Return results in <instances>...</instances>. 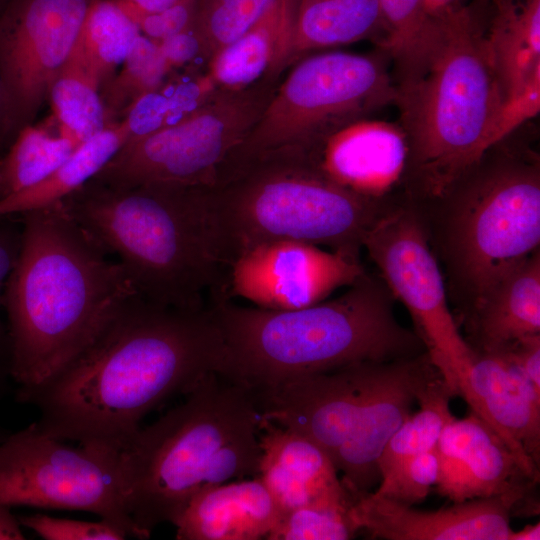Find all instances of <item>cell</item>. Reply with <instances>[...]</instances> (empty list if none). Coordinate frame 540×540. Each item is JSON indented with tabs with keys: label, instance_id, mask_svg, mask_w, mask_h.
<instances>
[{
	"label": "cell",
	"instance_id": "1",
	"mask_svg": "<svg viewBox=\"0 0 540 540\" xmlns=\"http://www.w3.org/2000/svg\"><path fill=\"white\" fill-rule=\"evenodd\" d=\"M221 336L209 308L131 298L91 345L43 384L16 395L49 436L121 450L142 420L215 372Z\"/></svg>",
	"mask_w": 540,
	"mask_h": 540
},
{
	"label": "cell",
	"instance_id": "2",
	"mask_svg": "<svg viewBox=\"0 0 540 540\" xmlns=\"http://www.w3.org/2000/svg\"><path fill=\"white\" fill-rule=\"evenodd\" d=\"M18 216L21 247L3 301L15 395L69 365L138 295L60 202Z\"/></svg>",
	"mask_w": 540,
	"mask_h": 540
},
{
	"label": "cell",
	"instance_id": "3",
	"mask_svg": "<svg viewBox=\"0 0 540 540\" xmlns=\"http://www.w3.org/2000/svg\"><path fill=\"white\" fill-rule=\"evenodd\" d=\"M485 6L474 0L445 14L420 55L394 73L407 143L401 185L413 199H442L501 139L504 100L485 45Z\"/></svg>",
	"mask_w": 540,
	"mask_h": 540
},
{
	"label": "cell",
	"instance_id": "4",
	"mask_svg": "<svg viewBox=\"0 0 540 540\" xmlns=\"http://www.w3.org/2000/svg\"><path fill=\"white\" fill-rule=\"evenodd\" d=\"M393 297L385 283L365 273L342 295L298 309L211 303L222 343L217 374L256 391L302 375L426 352L417 333L398 322Z\"/></svg>",
	"mask_w": 540,
	"mask_h": 540
},
{
	"label": "cell",
	"instance_id": "5",
	"mask_svg": "<svg viewBox=\"0 0 540 540\" xmlns=\"http://www.w3.org/2000/svg\"><path fill=\"white\" fill-rule=\"evenodd\" d=\"M260 422L254 393L211 372L141 427L120 450L123 501L136 526L149 538L199 491L256 477Z\"/></svg>",
	"mask_w": 540,
	"mask_h": 540
},
{
	"label": "cell",
	"instance_id": "6",
	"mask_svg": "<svg viewBox=\"0 0 540 540\" xmlns=\"http://www.w3.org/2000/svg\"><path fill=\"white\" fill-rule=\"evenodd\" d=\"M202 187L93 179L60 203L108 255L137 294L153 303L202 310L219 294L223 269Z\"/></svg>",
	"mask_w": 540,
	"mask_h": 540
},
{
	"label": "cell",
	"instance_id": "7",
	"mask_svg": "<svg viewBox=\"0 0 540 540\" xmlns=\"http://www.w3.org/2000/svg\"><path fill=\"white\" fill-rule=\"evenodd\" d=\"M214 246L223 272L240 252L291 240L359 254L384 199L352 193L301 158L255 162L206 190Z\"/></svg>",
	"mask_w": 540,
	"mask_h": 540
},
{
	"label": "cell",
	"instance_id": "8",
	"mask_svg": "<svg viewBox=\"0 0 540 540\" xmlns=\"http://www.w3.org/2000/svg\"><path fill=\"white\" fill-rule=\"evenodd\" d=\"M531 120L494 143L436 202L446 209L444 249L471 310L539 250L540 158ZM470 310V311H471Z\"/></svg>",
	"mask_w": 540,
	"mask_h": 540
},
{
	"label": "cell",
	"instance_id": "9",
	"mask_svg": "<svg viewBox=\"0 0 540 540\" xmlns=\"http://www.w3.org/2000/svg\"><path fill=\"white\" fill-rule=\"evenodd\" d=\"M388 60L378 48L371 54L317 53L295 62L216 185L258 161L301 157L339 127L393 104Z\"/></svg>",
	"mask_w": 540,
	"mask_h": 540
},
{
	"label": "cell",
	"instance_id": "10",
	"mask_svg": "<svg viewBox=\"0 0 540 540\" xmlns=\"http://www.w3.org/2000/svg\"><path fill=\"white\" fill-rule=\"evenodd\" d=\"M279 78L219 90L182 121L128 140L92 179L109 186L146 183L211 188L271 99Z\"/></svg>",
	"mask_w": 540,
	"mask_h": 540
},
{
	"label": "cell",
	"instance_id": "11",
	"mask_svg": "<svg viewBox=\"0 0 540 540\" xmlns=\"http://www.w3.org/2000/svg\"><path fill=\"white\" fill-rule=\"evenodd\" d=\"M65 442L35 423L8 433L0 443V503L88 512L147 539L124 505L120 450Z\"/></svg>",
	"mask_w": 540,
	"mask_h": 540
},
{
	"label": "cell",
	"instance_id": "12",
	"mask_svg": "<svg viewBox=\"0 0 540 540\" xmlns=\"http://www.w3.org/2000/svg\"><path fill=\"white\" fill-rule=\"evenodd\" d=\"M362 247L392 295L409 311L430 362L450 393L459 395L475 351L449 308L444 278L416 210L385 208L365 234Z\"/></svg>",
	"mask_w": 540,
	"mask_h": 540
},
{
	"label": "cell",
	"instance_id": "13",
	"mask_svg": "<svg viewBox=\"0 0 540 540\" xmlns=\"http://www.w3.org/2000/svg\"><path fill=\"white\" fill-rule=\"evenodd\" d=\"M93 0H7L0 5V78L18 132L33 123L70 56Z\"/></svg>",
	"mask_w": 540,
	"mask_h": 540
},
{
	"label": "cell",
	"instance_id": "14",
	"mask_svg": "<svg viewBox=\"0 0 540 540\" xmlns=\"http://www.w3.org/2000/svg\"><path fill=\"white\" fill-rule=\"evenodd\" d=\"M359 254L291 240L260 243L226 266L214 302L242 299L270 310L314 305L365 274Z\"/></svg>",
	"mask_w": 540,
	"mask_h": 540
},
{
	"label": "cell",
	"instance_id": "15",
	"mask_svg": "<svg viewBox=\"0 0 540 540\" xmlns=\"http://www.w3.org/2000/svg\"><path fill=\"white\" fill-rule=\"evenodd\" d=\"M531 493L467 500L433 511L418 510L372 492L350 509L356 529L387 540H509L514 512L529 514Z\"/></svg>",
	"mask_w": 540,
	"mask_h": 540
},
{
	"label": "cell",
	"instance_id": "16",
	"mask_svg": "<svg viewBox=\"0 0 540 540\" xmlns=\"http://www.w3.org/2000/svg\"><path fill=\"white\" fill-rule=\"evenodd\" d=\"M438 377L426 352L379 365L358 420L333 460L352 493L371 492L379 483L378 462L386 444L410 415L420 393Z\"/></svg>",
	"mask_w": 540,
	"mask_h": 540
},
{
	"label": "cell",
	"instance_id": "17",
	"mask_svg": "<svg viewBox=\"0 0 540 540\" xmlns=\"http://www.w3.org/2000/svg\"><path fill=\"white\" fill-rule=\"evenodd\" d=\"M437 492L453 503L513 493H531L539 479L521 466L501 437L471 413L454 418L435 447Z\"/></svg>",
	"mask_w": 540,
	"mask_h": 540
},
{
	"label": "cell",
	"instance_id": "18",
	"mask_svg": "<svg viewBox=\"0 0 540 540\" xmlns=\"http://www.w3.org/2000/svg\"><path fill=\"white\" fill-rule=\"evenodd\" d=\"M297 158L352 193L383 200L402 183L407 143L397 122L365 117L334 130Z\"/></svg>",
	"mask_w": 540,
	"mask_h": 540
},
{
	"label": "cell",
	"instance_id": "19",
	"mask_svg": "<svg viewBox=\"0 0 540 540\" xmlns=\"http://www.w3.org/2000/svg\"><path fill=\"white\" fill-rule=\"evenodd\" d=\"M459 395L539 479L540 391L526 376L501 351L475 352Z\"/></svg>",
	"mask_w": 540,
	"mask_h": 540
},
{
	"label": "cell",
	"instance_id": "20",
	"mask_svg": "<svg viewBox=\"0 0 540 540\" xmlns=\"http://www.w3.org/2000/svg\"><path fill=\"white\" fill-rule=\"evenodd\" d=\"M258 477L281 515L308 505H352L357 495L345 487L328 455L302 434L263 419Z\"/></svg>",
	"mask_w": 540,
	"mask_h": 540
},
{
	"label": "cell",
	"instance_id": "21",
	"mask_svg": "<svg viewBox=\"0 0 540 540\" xmlns=\"http://www.w3.org/2000/svg\"><path fill=\"white\" fill-rule=\"evenodd\" d=\"M281 511L261 479H240L195 494L173 521L178 540L266 539Z\"/></svg>",
	"mask_w": 540,
	"mask_h": 540
},
{
	"label": "cell",
	"instance_id": "22",
	"mask_svg": "<svg viewBox=\"0 0 540 540\" xmlns=\"http://www.w3.org/2000/svg\"><path fill=\"white\" fill-rule=\"evenodd\" d=\"M295 0H277L242 36L217 51L206 72L218 90L239 91L286 69Z\"/></svg>",
	"mask_w": 540,
	"mask_h": 540
},
{
	"label": "cell",
	"instance_id": "23",
	"mask_svg": "<svg viewBox=\"0 0 540 540\" xmlns=\"http://www.w3.org/2000/svg\"><path fill=\"white\" fill-rule=\"evenodd\" d=\"M484 39L504 105L540 80V0H488Z\"/></svg>",
	"mask_w": 540,
	"mask_h": 540
},
{
	"label": "cell",
	"instance_id": "24",
	"mask_svg": "<svg viewBox=\"0 0 540 540\" xmlns=\"http://www.w3.org/2000/svg\"><path fill=\"white\" fill-rule=\"evenodd\" d=\"M475 352H495L540 333L539 250L504 277L470 312Z\"/></svg>",
	"mask_w": 540,
	"mask_h": 540
},
{
	"label": "cell",
	"instance_id": "25",
	"mask_svg": "<svg viewBox=\"0 0 540 540\" xmlns=\"http://www.w3.org/2000/svg\"><path fill=\"white\" fill-rule=\"evenodd\" d=\"M370 40L385 51L379 0H295L286 68L309 52Z\"/></svg>",
	"mask_w": 540,
	"mask_h": 540
},
{
	"label": "cell",
	"instance_id": "26",
	"mask_svg": "<svg viewBox=\"0 0 540 540\" xmlns=\"http://www.w3.org/2000/svg\"><path fill=\"white\" fill-rule=\"evenodd\" d=\"M129 139L125 121L110 123L78 146L39 183L0 200V218L19 215L62 201L90 181Z\"/></svg>",
	"mask_w": 540,
	"mask_h": 540
},
{
	"label": "cell",
	"instance_id": "27",
	"mask_svg": "<svg viewBox=\"0 0 540 540\" xmlns=\"http://www.w3.org/2000/svg\"><path fill=\"white\" fill-rule=\"evenodd\" d=\"M100 85L77 42L52 81L50 100L59 132L80 146L109 124Z\"/></svg>",
	"mask_w": 540,
	"mask_h": 540
},
{
	"label": "cell",
	"instance_id": "28",
	"mask_svg": "<svg viewBox=\"0 0 540 540\" xmlns=\"http://www.w3.org/2000/svg\"><path fill=\"white\" fill-rule=\"evenodd\" d=\"M78 147L50 126L23 127L0 155V200L39 183Z\"/></svg>",
	"mask_w": 540,
	"mask_h": 540
},
{
	"label": "cell",
	"instance_id": "29",
	"mask_svg": "<svg viewBox=\"0 0 540 540\" xmlns=\"http://www.w3.org/2000/svg\"><path fill=\"white\" fill-rule=\"evenodd\" d=\"M218 91L206 70L167 78L159 88L140 97L126 112L123 120L129 131L128 140L182 121Z\"/></svg>",
	"mask_w": 540,
	"mask_h": 540
},
{
	"label": "cell",
	"instance_id": "30",
	"mask_svg": "<svg viewBox=\"0 0 540 540\" xmlns=\"http://www.w3.org/2000/svg\"><path fill=\"white\" fill-rule=\"evenodd\" d=\"M140 34L137 23L118 0L92 1L78 43L100 87L123 63Z\"/></svg>",
	"mask_w": 540,
	"mask_h": 540
},
{
	"label": "cell",
	"instance_id": "31",
	"mask_svg": "<svg viewBox=\"0 0 540 540\" xmlns=\"http://www.w3.org/2000/svg\"><path fill=\"white\" fill-rule=\"evenodd\" d=\"M451 397L441 377L426 386L417 399L419 410L404 420L379 458L381 477L401 462L435 449L442 431L455 418Z\"/></svg>",
	"mask_w": 540,
	"mask_h": 540
},
{
	"label": "cell",
	"instance_id": "32",
	"mask_svg": "<svg viewBox=\"0 0 540 540\" xmlns=\"http://www.w3.org/2000/svg\"><path fill=\"white\" fill-rule=\"evenodd\" d=\"M171 70L158 43L140 34L124 59L121 71L102 86L100 95L109 122H118V116L123 119L140 97L166 81Z\"/></svg>",
	"mask_w": 540,
	"mask_h": 540
},
{
	"label": "cell",
	"instance_id": "33",
	"mask_svg": "<svg viewBox=\"0 0 540 540\" xmlns=\"http://www.w3.org/2000/svg\"><path fill=\"white\" fill-rule=\"evenodd\" d=\"M277 0H197L194 28L211 58L248 31Z\"/></svg>",
	"mask_w": 540,
	"mask_h": 540
},
{
	"label": "cell",
	"instance_id": "34",
	"mask_svg": "<svg viewBox=\"0 0 540 540\" xmlns=\"http://www.w3.org/2000/svg\"><path fill=\"white\" fill-rule=\"evenodd\" d=\"M379 4L387 30L385 51L396 72L428 45L439 19L428 15L424 0H379Z\"/></svg>",
	"mask_w": 540,
	"mask_h": 540
},
{
	"label": "cell",
	"instance_id": "35",
	"mask_svg": "<svg viewBox=\"0 0 540 540\" xmlns=\"http://www.w3.org/2000/svg\"><path fill=\"white\" fill-rule=\"evenodd\" d=\"M347 504L303 506L281 515L268 540H347L354 538V526Z\"/></svg>",
	"mask_w": 540,
	"mask_h": 540
},
{
	"label": "cell",
	"instance_id": "36",
	"mask_svg": "<svg viewBox=\"0 0 540 540\" xmlns=\"http://www.w3.org/2000/svg\"><path fill=\"white\" fill-rule=\"evenodd\" d=\"M439 464L436 449L409 458L383 475L378 488L371 491L407 506L423 501L436 485Z\"/></svg>",
	"mask_w": 540,
	"mask_h": 540
},
{
	"label": "cell",
	"instance_id": "37",
	"mask_svg": "<svg viewBox=\"0 0 540 540\" xmlns=\"http://www.w3.org/2000/svg\"><path fill=\"white\" fill-rule=\"evenodd\" d=\"M18 520L22 527L45 540H123L129 537L121 527L104 519L92 522L33 514L20 516Z\"/></svg>",
	"mask_w": 540,
	"mask_h": 540
},
{
	"label": "cell",
	"instance_id": "38",
	"mask_svg": "<svg viewBox=\"0 0 540 540\" xmlns=\"http://www.w3.org/2000/svg\"><path fill=\"white\" fill-rule=\"evenodd\" d=\"M0 223V375L9 377V339L3 320L4 291L8 277L17 261L22 238L21 221L13 215L5 216Z\"/></svg>",
	"mask_w": 540,
	"mask_h": 540
},
{
	"label": "cell",
	"instance_id": "39",
	"mask_svg": "<svg viewBox=\"0 0 540 540\" xmlns=\"http://www.w3.org/2000/svg\"><path fill=\"white\" fill-rule=\"evenodd\" d=\"M197 0H189L135 20L142 35L160 42L193 25Z\"/></svg>",
	"mask_w": 540,
	"mask_h": 540
},
{
	"label": "cell",
	"instance_id": "40",
	"mask_svg": "<svg viewBox=\"0 0 540 540\" xmlns=\"http://www.w3.org/2000/svg\"><path fill=\"white\" fill-rule=\"evenodd\" d=\"M157 43L163 57L171 68L183 67L199 58L204 59L206 63L210 60L205 45L194 25Z\"/></svg>",
	"mask_w": 540,
	"mask_h": 540
},
{
	"label": "cell",
	"instance_id": "41",
	"mask_svg": "<svg viewBox=\"0 0 540 540\" xmlns=\"http://www.w3.org/2000/svg\"><path fill=\"white\" fill-rule=\"evenodd\" d=\"M499 351L540 391V333L521 337Z\"/></svg>",
	"mask_w": 540,
	"mask_h": 540
},
{
	"label": "cell",
	"instance_id": "42",
	"mask_svg": "<svg viewBox=\"0 0 540 540\" xmlns=\"http://www.w3.org/2000/svg\"><path fill=\"white\" fill-rule=\"evenodd\" d=\"M17 134L10 101L0 78V155L8 149Z\"/></svg>",
	"mask_w": 540,
	"mask_h": 540
},
{
	"label": "cell",
	"instance_id": "43",
	"mask_svg": "<svg viewBox=\"0 0 540 540\" xmlns=\"http://www.w3.org/2000/svg\"><path fill=\"white\" fill-rule=\"evenodd\" d=\"M186 1L189 0H118L134 21L143 15L159 12Z\"/></svg>",
	"mask_w": 540,
	"mask_h": 540
},
{
	"label": "cell",
	"instance_id": "44",
	"mask_svg": "<svg viewBox=\"0 0 540 540\" xmlns=\"http://www.w3.org/2000/svg\"><path fill=\"white\" fill-rule=\"evenodd\" d=\"M26 539L18 517L11 512V507L0 503V540Z\"/></svg>",
	"mask_w": 540,
	"mask_h": 540
},
{
	"label": "cell",
	"instance_id": "45",
	"mask_svg": "<svg viewBox=\"0 0 540 540\" xmlns=\"http://www.w3.org/2000/svg\"><path fill=\"white\" fill-rule=\"evenodd\" d=\"M424 4L428 15L438 19L465 3L464 0H424Z\"/></svg>",
	"mask_w": 540,
	"mask_h": 540
},
{
	"label": "cell",
	"instance_id": "46",
	"mask_svg": "<svg viewBox=\"0 0 540 540\" xmlns=\"http://www.w3.org/2000/svg\"><path fill=\"white\" fill-rule=\"evenodd\" d=\"M540 539V523L526 525L520 531L512 530L509 540H539Z\"/></svg>",
	"mask_w": 540,
	"mask_h": 540
},
{
	"label": "cell",
	"instance_id": "47",
	"mask_svg": "<svg viewBox=\"0 0 540 540\" xmlns=\"http://www.w3.org/2000/svg\"><path fill=\"white\" fill-rule=\"evenodd\" d=\"M7 379L8 377H5V376H1L0 375V400L5 392V389H6V382H7ZM8 433H6L4 431V429L2 428L1 424H0V443L4 440V438L7 436Z\"/></svg>",
	"mask_w": 540,
	"mask_h": 540
},
{
	"label": "cell",
	"instance_id": "48",
	"mask_svg": "<svg viewBox=\"0 0 540 540\" xmlns=\"http://www.w3.org/2000/svg\"><path fill=\"white\" fill-rule=\"evenodd\" d=\"M7 0H0V5H2L4 2H6Z\"/></svg>",
	"mask_w": 540,
	"mask_h": 540
}]
</instances>
